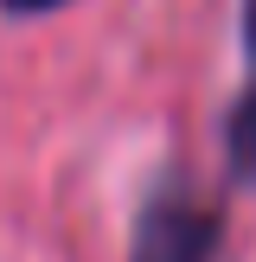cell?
Segmentation results:
<instances>
[{
  "label": "cell",
  "mask_w": 256,
  "mask_h": 262,
  "mask_svg": "<svg viewBox=\"0 0 256 262\" xmlns=\"http://www.w3.org/2000/svg\"><path fill=\"white\" fill-rule=\"evenodd\" d=\"M224 250V211L186 179H160L135 205L128 262H218Z\"/></svg>",
  "instance_id": "cell-1"
},
{
  "label": "cell",
  "mask_w": 256,
  "mask_h": 262,
  "mask_svg": "<svg viewBox=\"0 0 256 262\" xmlns=\"http://www.w3.org/2000/svg\"><path fill=\"white\" fill-rule=\"evenodd\" d=\"M237 51H243V90L224 109V166L243 192H256V0L237 7Z\"/></svg>",
  "instance_id": "cell-2"
},
{
  "label": "cell",
  "mask_w": 256,
  "mask_h": 262,
  "mask_svg": "<svg viewBox=\"0 0 256 262\" xmlns=\"http://www.w3.org/2000/svg\"><path fill=\"white\" fill-rule=\"evenodd\" d=\"M71 0H0V13L7 19H51V13H64Z\"/></svg>",
  "instance_id": "cell-3"
}]
</instances>
